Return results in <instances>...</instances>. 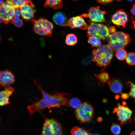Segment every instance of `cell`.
I'll use <instances>...</instances> for the list:
<instances>
[{
  "instance_id": "cell-1",
  "label": "cell",
  "mask_w": 135,
  "mask_h": 135,
  "mask_svg": "<svg viewBox=\"0 0 135 135\" xmlns=\"http://www.w3.org/2000/svg\"><path fill=\"white\" fill-rule=\"evenodd\" d=\"M32 80L42 94L43 98L40 100L37 99L34 101L31 100L32 104L27 107L29 112L28 114H30L31 117L33 114L36 112L41 114L42 110L46 108H50L62 106L70 107L69 100L64 96L66 94L56 92L52 94H50L43 90L40 84L37 83L36 80L34 79Z\"/></svg>"
},
{
  "instance_id": "cell-2",
  "label": "cell",
  "mask_w": 135,
  "mask_h": 135,
  "mask_svg": "<svg viewBox=\"0 0 135 135\" xmlns=\"http://www.w3.org/2000/svg\"><path fill=\"white\" fill-rule=\"evenodd\" d=\"M113 50L108 45H103L99 47L92 51V61L99 66L106 68L110 65L113 55Z\"/></svg>"
},
{
  "instance_id": "cell-3",
  "label": "cell",
  "mask_w": 135,
  "mask_h": 135,
  "mask_svg": "<svg viewBox=\"0 0 135 135\" xmlns=\"http://www.w3.org/2000/svg\"><path fill=\"white\" fill-rule=\"evenodd\" d=\"M110 46L114 51L124 48L130 43L131 39L128 34L118 32L108 36Z\"/></svg>"
},
{
  "instance_id": "cell-4",
  "label": "cell",
  "mask_w": 135,
  "mask_h": 135,
  "mask_svg": "<svg viewBox=\"0 0 135 135\" xmlns=\"http://www.w3.org/2000/svg\"><path fill=\"white\" fill-rule=\"evenodd\" d=\"M32 21L34 29L36 34L41 36H51L54 28V25L51 22L42 18L38 20L33 18Z\"/></svg>"
},
{
  "instance_id": "cell-5",
  "label": "cell",
  "mask_w": 135,
  "mask_h": 135,
  "mask_svg": "<svg viewBox=\"0 0 135 135\" xmlns=\"http://www.w3.org/2000/svg\"><path fill=\"white\" fill-rule=\"evenodd\" d=\"M75 113L77 119L81 123L91 122L94 115L92 106L86 102L82 103L76 109Z\"/></svg>"
},
{
  "instance_id": "cell-6",
  "label": "cell",
  "mask_w": 135,
  "mask_h": 135,
  "mask_svg": "<svg viewBox=\"0 0 135 135\" xmlns=\"http://www.w3.org/2000/svg\"><path fill=\"white\" fill-rule=\"evenodd\" d=\"M62 125L57 120L45 118L41 135H62Z\"/></svg>"
},
{
  "instance_id": "cell-7",
  "label": "cell",
  "mask_w": 135,
  "mask_h": 135,
  "mask_svg": "<svg viewBox=\"0 0 135 135\" xmlns=\"http://www.w3.org/2000/svg\"><path fill=\"white\" fill-rule=\"evenodd\" d=\"M86 29L87 36H92L105 40L109 35L108 29L102 24L90 22Z\"/></svg>"
},
{
  "instance_id": "cell-8",
  "label": "cell",
  "mask_w": 135,
  "mask_h": 135,
  "mask_svg": "<svg viewBox=\"0 0 135 135\" xmlns=\"http://www.w3.org/2000/svg\"><path fill=\"white\" fill-rule=\"evenodd\" d=\"M0 18L6 24L13 23L15 9L12 0H6L0 5Z\"/></svg>"
},
{
  "instance_id": "cell-9",
  "label": "cell",
  "mask_w": 135,
  "mask_h": 135,
  "mask_svg": "<svg viewBox=\"0 0 135 135\" xmlns=\"http://www.w3.org/2000/svg\"><path fill=\"white\" fill-rule=\"evenodd\" d=\"M125 106L118 103L113 110V113L116 114L118 120L120 122L121 126L130 123L132 120V111L128 106Z\"/></svg>"
},
{
  "instance_id": "cell-10",
  "label": "cell",
  "mask_w": 135,
  "mask_h": 135,
  "mask_svg": "<svg viewBox=\"0 0 135 135\" xmlns=\"http://www.w3.org/2000/svg\"><path fill=\"white\" fill-rule=\"evenodd\" d=\"M105 11L101 10L99 6L92 7L88 10V14H84L82 17H88L90 22H102L105 21Z\"/></svg>"
},
{
  "instance_id": "cell-11",
  "label": "cell",
  "mask_w": 135,
  "mask_h": 135,
  "mask_svg": "<svg viewBox=\"0 0 135 135\" xmlns=\"http://www.w3.org/2000/svg\"><path fill=\"white\" fill-rule=\"evenodd\" d=\"M68 26L72 29L77 28L85 30L87 29L88 25L82 17L80 16L72 17L67 20L62 26Z\"/></svg>"
},
{
  "instance_id": "cell-12",
  "label": "cell",
  "mask_w": 135,
  "mask_h": 135,
  "mask_svg": "<svg viewBox=\"0 0 135 135\" xmlns=\"http://www.w3.org/2000/svg\"><path fill=\"white\" fill-rule=\"evenodd\" d=\"M128 17L126 12L123 10H117L112 16V21L118 26L124 28L128 21Z\"/></svg>"
},
{
  "instance_id": "cell-13",
  "label": "cell",
  "mask_w": 135,
  "mask_h": 135,
  "mask_svg": "<svg viewBox=\"0 0 135 135\" xmlns=\"http://www.w3.org/2000/svg\"><path fill=\"white\" fill-rule=\"evenodd\" d=\"M34 8V5L31 1L21 7L20 10L22 18L26 20L33 19L36 12Z\"/></svg>"
},
{
  "instance_id": "cell-14",
  "label": "cell",
  "mask_w": 135,
  "mask_h": 135,
  "mask_svg": "<svg viewBox=\"0 0 135 135\" xmlns=\"http://www.w3.org/2000/svg\"><path fill=\"white\" fill-rule=\"evenodd\" d=\"M15 81L14 75L12 72L6 69L0 72V83L3 86H10Z\"/></svg>"
},
{
  "instance_id": "cell-15",
  "label": "cell",
  "mask_w": 135,
  "mask_h": 135,
  "mask_svg": "<svg viewBox=\"0 0 135 135\" xmlns=\"http://www.w3.org/2000/svg\"><path fill=\"white\" fill-rule=\"evenodd\" d=\"M14 89L10 86L5 87L4 90L1 91L0 93V105L4 106L10 103L9 100V97L12 94Z\"/></svg>"
},
{
  "instance_id": "cell-16",
  "label": "cell",
  "mask_w": 135,
  "mask_h": 135,
  "mask_svg": "<svg viewBox=\"0 0 135 135\" xmlns=\"http://www.w3.org/2000/svg\"><path fill=\"white\" fill-rule=\"evenodd\" d=\"M110 90L116 94L120 93L123 88V85L121 81L119 79L113 78L109 80L107 82Z\"/></svg>"
},
{
  "instance_id": "cell-17",
  "label": "cell",
  "mask_w": 135,
  "mask_h": 135,
  "mask_svg": "<svg viewBox=\"0 0 135 135\" xmlns=\"http://www.w3.org/2000/svg\"><path fill=\"white\" fill-rule=\"evenodd\" d=\"M53 20L56 25L62 26L67 20L65 14L61 12H58L56 13L53 16Z\"/></svg>"
},
{
  "instance_id": "cell-18",
  "label": "cell",
  "mask_w": 135,
  "mask_h": 135,
  "mask_svg": "<svg viewBox=\"0 0 135 135\" xmlns=\"http://www.w3.org/2000/svg\"><path fill=\"white\" fill-rule=\"evenodd\" d=\"M63 6L62 0H46L44 6L54 9L61 8Z\"/></svg>"
},
{
  "instance_id": "cell-19",
  "label": "cell",
  "mask_w": 135,
  "mask_h": 135,
  "mask_svg": "<svg viewBox=\"0 0 135 135\" xmlns=\"http://www.w3.org/2000/svg\"><path fill=\"white\" fill-rule=\"evenodd\" d=\"M21 16V13L20 9H15L13 23L16 27L20 28L23 25L22 19L20 18Z\"/></svg>"
},
{
  "instance_id": "cell-20",
  "label": "cell",
  "mask_w": 135,
  "mask_h": 135,
  "mask_svg": "<svg viewBox=\"0 0 135 135\" xmlns=\"http://www.w3.org/2000/svg\"><path fill=\"white\" fill-rule=\"evenodd\" d=\"M78 42L76 36L74 34H69L66 36L65 40L66 44L70 46H73L76 44Z\"/></svg>"
},
{
  "instance_id": "cell-21",
  "label": "cell",
  "mask_w": 135,
  "mask_h": 135,
  "mask_svg": "<svg viewBox=\"0 0 135 135\" xmlns=\"http://www.w3.org/2000/svg\"><path fill=\"white\" fill-rule=\"evenodd\" d=\"M70 133L72 135H89L90 134L88 131L85 129L77 126L72 128Z\"/></svg>"
},
{
  "instance_id": "cell-22",
  "label": "cell",
  "mask_w": 135,
  "mask_h": 135,
  "mask_svg": "<svg viewBox=\"0 0 135 135\" xmlns=\"http://www.w3.org/2000/svg\"><path fill=\"white\" fill-rule=\"evenodd\" d=\"M100 72V73L98 74H95V76L102 84L108 82L110 80L108 74L104 70H102Z\"/></svg>"
},
{
  "instance_id": "cell-23",
  "label": "cell",
  "mask_w": 135,
  "mask_h": 135,
  "mask_svg": "<svg viewBox=\"0 0 135 135\" xmlns=\"http://www.w3.org/2000/svg\"><path fill=\"white\" fill-rule=\"evenodd\" d=\"M88 42L91 45L92 47H99L102 44L100 38L92 36H88Z\"/></svg>"
},
{
  "instance_id": "cell-24",
  "label": "cell",
  "mask_w": 135,
  "mask_h": 135,
  "mask_svg": "<svg viewBox=\"0 0 135 135\" xmlns=\"http://www.w3.org/2000/svg\"><path fill=\"white\" fill-rule=\"evenodd\" d=\"M12 4L15 9H20L21 7L28 3L30 0H12Z\"/></svg>"
},
{
  "instance_id": "cell-25",
  "label": "cell",
  "mask_w": 135,
  "mask_h": 135,
  "mask_svg": "<svg viewBox=\"0 0 135 135\" xmlns=\"http://www.w3.org/2000/svg\"><path fill=\"white\" fill-rule=\"evenodd\" d=\"M69 104L70 107L77 108L81 104L80 100L77 98H73L69 100Z\"/></svg>"
},
{
  "instance_id": "cell-26",
  "label": "cell",
  "mask_w": 135,
  "mask_h": 135,
  "mask_svg": "<svg viewBox=\"0 0 135 135\" xmlns=\"http://www.w3.org/2000/svg\"><path fill=\"white\" fill-rule=\"evenodd\" d=\"M127 54L126 51L123 48L116 50L115 55L117 59L119 60H124L126 58Z\"/></svg>"
},
{
  "instance_id": "cell-27",
  "label": "cell",
  "mask_w": 135,
  "mask_h": 135,
  "mask_svg": "<svg viewBox=\"0 0 135 135\" xmlns=\"http://www.w3.org/2000/svg\"><path fill=\"white\" fill-rule=\"evenodd\" d=\"M126 60L128 65H135V53L133 52L128 53L127 54Z\"/></svg>"
},
{
  "instance_id": "cell-28",
  "label": "cell",
  "mask_w": 135,
  "mask_h": 135,
  "mask_svg": "<svg viewBox=\"0 0 135 135\" xmlns=\"http://www.w3.org/2000/svg\"><path fill=\"white\" fill-rule=\"evenodd\" d=\"M126 84L130 88V91L128 94L129 96L134 98L135 101V84L130 81L127 82Z\"/></svg>"
},
{
  "instance_id": "cell-29",
  "label": "cell",
  "mask_w": 135,
  "mask_h": 135,
  "mask_svg": "<svg viewBox=\"0 0 135 135\" xmlns=\"http://www.w3.org/2000/svg\"><path fill=\"white\" fill-rule=\"evenodd\" d=\"M111 130L114 135H118L121 132V128L120 126L117 124L112 125L110 128Z\"/></svg>"
},
{
  "instance_id": "cell-30",
  "label": "cell",
  "mask_w": 135,
  "mask_h": 135,
  "mask_svg": "<svg viewBox=\"0 0 135 135\" xmlns=\"http://www.w3.org/2000/svg\"><path fill=\"white\" fill-rule=\"evenodd\" d=\"M93 56H90L86 58L83 60L82 63L84 64H89L93 60Z\"/></svg>"
},
{
  "instance_id": "cell-31",
  "label": "cell",
  "mask_w": 135,
  "mask_h": 135,
  "mask_svg": "<svg viewBox=\"0 0 135 135\" xmlns=\"http://www.w3.org/2000/svg\"><path fill=\"white\" fill-rule=\"evenodd\" d=\"M97 2L103 4L111 2L113 0H96Z\"/></svg>"
},
{
  "instance_id": "cell-32",
  "label": "cell",
  "mask_w": 135,
  "mask_h": 135,
  "mask_svg": "<svg viewBox=\"0 0 135 135\" xmlns=\"http://www.w3.org/2000/svg\"><path fill=\"white\" fill-rule=\"evenodd\" d=\"M109 32L112 34L116 32V29L115 26H112L110 27L108 29Z\"/></svg>"
},
{
  "instance_id": "cell-33",
  "label": "cell",
  "mask_w": 135,
  "mask_h": 135,
  "mask_svg": "<svg viewBox=\"0 0 135 135\" xmlns=\"http://www.w3.org/2000/svg\"><path fill=\"white\" fill-rule=\"evenodd\" d=\"M121 97L123 99H128L130 96L128 94L124 93L121 94Z\"/></svg>"
},
{
  "instance_id": "cell-34",
  "label": "cell",
  "mask_w": 135,
  "mask_h": 135,
  "mask_svg": "<svg viewBox=\"0 0 135 135\" xmlns=\"http://www.w3.org/2000/svg\"><path fill=\"white\" fill-rule=\"evenodd\" d=\"M130 12L133 15L135 16V3L132 6L130 10Z\"/></svg>"
},
{
  "instance_id": "cell-35",
  "label": "cell",
  "mask_w": 135,
  "mask_h": 135,
  "mask_svg": "<svg viewBox=\"0 0 135 135\" xmlns=\"http://www.w3.org/2000/svg\"><path fill=\"white\" fill-rule=\"evenodd\" d=\"M132 22L133 24L134 28L135 29V20L132 17Z\"/></svg>"
},
{
  "instance_id": "cell-36",
  "label": "cell",
  "mask_w": 135,
  "mask_h": 135,
  "mask_svg": "<svg viewBox=\"0 0 135 135\" xmlns=\"http://www.w3.org/2000/svg\"><path fill=\"white\" fill-rule=\"evenodd\" d=\"M130 135H135V130L131 132Z\"/></svg>"
},
{
  "instance_id": "cell-37",
  "label": "cell",
  "mask_w": 135,
  "mask_h": 135,
  "mask_svg": "<svg viewBox=\"0 0 135 135\" xmlns=\"http://www.w3.org/2000/svg\"><path fill=\"white\" fill-rule=\"evenodd\" d=\"M89 135H100L97 134H89Z\"/></svg>"
},
{
  "instance_id": "cell-38",
  "label": "cell",
  "mask_w": 135,
  "mask_h": 135,
  "mask_svg": "<svg viewBox=\"0 0 135 135\" xmlns=\"http://www.w3.org/2000/svg\"><path fill=\"white\" fill-rule=\"evenodd\" d=\"M3 0H0V4H2L4 2Z\"/></svg>"
},
{
  "instance_id": "cell-39",
  "label": "cell",
  "mask_w": 135,
  "mask_h": 135,
  "mask_svg": "<svg viewBox=\"0 0 135 135\" xmlns=\"http://www.w3.org/2000/svg\"><path fill=\"white\" fill-rule=\"evenodd\" d=\"M129 2H131L133 1L134 0H127Z\"/></svg>"
},
{
  "instance_id": "cell-40",
  "label": "cell",
  "mask_w": 135,
  "mask_h": 135,
  "mask_svg": "<svg viewBox=\"0 0 135 135\" xmlns=\"http://www.w3.org/2000/svg\"><path fill=\"white\" fill-rule=\"evenodd\" d=\"M116 0L118 1H122V0Z\"/></svg>"
},
{
  "instance_id": "cell-41",
  "label": "cell",
  "mask_w": 135,
  "mask_h": 135,
  "mask_svg": "<svg viewBox=\"0 0 135 135\" xmlns=\"http://www.w3.org/2000/svg\"><path fill=\"white\" fill-rule=\"evenodd\" d=\"M134 122H135V115L134 116Z\"/></svg>"
},
{
  "instance_id": "cell-42",
  "label": "cell",
  "mask_w": 135,
  "mask_h": 135,
  "mask_svg": "<svg viewBox=\"0 0 135 135\" xmlns=\"http://www.w3.org/2000/svg\"></svg>"
}]
</instances>
